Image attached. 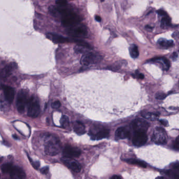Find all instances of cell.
Wrapping results in <instances>:
<instances>
[{
	"instance_id": "obj_1",
	"label": "cell",
	"mask_w": 179,
	"mask_h": 179,
	"mask_svg": "<svg viewBox=\"0 0 179 179\" xmlns=\"http://www.w3.org/2000/svg\"><path fill=\"white\" fill-rule=\"evenodd\" d=\"M45 152L50 156H54L60 153L61 145L57 138L52 135L47 136L45 141Z\"/></svg>"
},
{
	"instance_id": "obj_2",
	"label": "cell",
	"mask_w": 179,
	"mask_h": 179,
	"mask_svg": "<svg viewBox=\"0 0 179 179\" xmlns=\"http://www.w3.org/2000/svg\"><path fill=\"white\" fill-rule=\"evenodd\" d=\"M89 135L93 140H101L109 137V131L100 126H94L89 130Z\"/></svg>"
},
{
	"instance_id": "obj_3",
	"label": "cell",
	"mask_w": 179,
	"mask_h": 179,
	"mask_svg": "<svg viewBox=\"0 0 179 179\" xmlns=\"http://www.w3.org/2000/svg\"><path fill=\"white\" fill-rule=\"evenodd\" d=\"M102 60V57L100 55L87 52L81 57V64L85 66H88L93 64H96L100 62Z\"/></svg>"
},
{
	"instance_id": "obj_4",
	"label": "cell",
	"mask_w": 179,
	"mask_h": 179,
	"mask_svg": "<svg viewBox=\"0 0 179 179\" xmlns=\"http://www.w3.org/2000/svg\"><path fill=\"white\" fill-rule=\"evenodd\" d=\"M27 114L29 117L36 118L38 117L41 112V108L39 102L35 97L32 96L27 103Z\"/></svg>"
},
{
	"instance_id": "obj_5",
	"label": "cell",
	"mask_w": 179,
	"mask_h": 179,
	"mask_svg": "<svg viewBox=\"0 0 179 179\" xmlns=\"http://www.w3.org/2000/svg\"><path fill=\"white\" fill-rule=\"evenodd\" d=\"M28 101V93L27 91L23 89L19 91L16 100V106L19 112L23 113L24 112Z\"/></svg>"
},
{
	"instance_id": "obj_6",
	"label": "cell",
	"mask_w": 179,
	"mask_h": 179,
	"mask_svg": "<svg viewBox=\"0 0 179 179\" xmlns=\"http://www.w3.org/2000/svg\"><path fill=\"white\" fill-rule=\"evenodd\" d=\"M168 136L166 130L161 127H156L153 131L152 140L156 144L164 145L167 142Z\"/></svg>"
},
{
	"instance_id": "obj_7",
	"label": "cell",
	"mask_w": 179,
	"mask_h": 179,
	"mask_svg": "<svg viewBox=\"0 0 179 179\" xmlns=\"http://www.w3.org/2000/svg\"><path fill=\"white\" fill-rule=\"evenodd\" d=\"M69 35L74 37H85L87 34V29L84 25H78V24L70 27L68 30Z\"/></svg>"
},
{
	"instance_id": "obj_8",
	"label": "cell",
	"mask_w": 179,
	"mask_h": 179,
	"mask_svg": "<svg viewBox=\"0 0 179 179\" xmlns=\"http://www.w3.org/2000/svg\"><path fill=\"white\" fill-rule=\"evenodd\" d=\"M148 140V136L146 132L135 131L133 137V143L136 147H141L145 145Z\"/></svg>"
},
{
	"instance_id": "obj_9",
	"label": "cell",
	"mask_w": 179,
	"mask_h": 179,
	"mask_svg": "<svg viewBox=\"0 0 179 179\" xmlns=\"http://www.w3.org/2000/svg\"><path fill=\"white\" fill-rule=\"evenodd\" d=\"M62 161L65 166H66L73 171L77 173L81 171V164L74 159L64 157L62 159Z\"/></svg>"
},
{
	"instance_id": "obj_10",
	"label": "cell",
	"mask_w": 179,
	"mask_h": 179,
	"mask_svg": "<svg viewBox=\"0 0 179 179\" xmlns=\"http://www.w3.org/2000/svg\"><path fill=\"white\" fill-rule=\"evenodd\" d=\"M150 125L145 120L137 118L133 120L131 122V127L135 131H141L146 132L148 130Z\"/></svg>"
},
{
	"instance_id": "obj_11",
	"label": "cell",
	"mask_w": 179,
	"mask_h": 179,
	"mask_svg": "<svg viewBox=\"0 0 179 179\" xmlns=\"http://www.w3.org/2000/svg\"><path fill=\"white\" fill-rule=\"evenodd\" d=\"M63 156L65 157L74 158L81 156V151L79 148L70 145H66L63 150Z\"/></svg>"
},
{
	"instance_id": "obj_12",
	"label": "cell",
	"mask_w": 179,
	"mask_h": 179,
	"mask_svg": "<svg viewBox=\"0 0 179 179\" xmlns=\"http://www.w3.org/2000/svg\"><path fill=\"white\" fill-rule=\"evenodd\" d=\"M47 38L52 41L54 43H65L71 42V40L68 38L62 37L58 34L53 33H48L46 34Z\"/></svg>"
},
{
	"instance_id": "obj_13",
	"label": "cell",
	"mask_w": 179,
	"mask_h": 179,
	"mask_svg": "<svg viewBox=\"0 0 179 179\" xmlns=\"http://www.w3.org/2000/svg\"><path fill=\"white\" fill-rule=\"evenodd\" d=\"M18 67V65L15 62H11L3 68L0 72V77L6 78L11 75L13 71Z\"/></svg>"
},
{
	"instance_id": "obj_14",
	"label": "cell",
	"mask_w": 179,
	"mask_h": 179,
	"mask_svg": "<svg viewBox=\"0 0 179 179\" xmlns=\"http://www.w3.org/2000/svg\"><path fill=\"white\" fill-rule=\"evenodd\" d=\"M152 62L158 64L161 68L164 70H168L170 67V62L166 57H159L154 58L150 60Z\"/></svg>"
},
{
	"instance_id": "obj_15",
	"label": "cell",
	"mask_w": 179,
	"mask_h": 179,
	"mask_svg": "<svg viewBox=\"0 0 179 179\" xmlns=\"http://www.w3.org/2000/svg\"><path fill=\"white\" fill-rule=\"evenodd\" d=\"M2 89L6 100L8 102L12 103L14 99L15 96L14 89L10 86L6 85H2Z\"/></svg>"
},
{
	"instance_id": "obj_16",
	"label": "cell",
	"mask_w": 179,
	"mask_h": 179,
	"mask_svg": "<svg viewBox=\"0 0 179 179\" xmlns=\"http://www.w3.org/2000/svg\"><path fill=\"white\" fill-rule=\"evenodd\" d=\"M10 174L11 177L14 179H24L26 177V174L24 171L18 166H13Z\"/></svg>"
},
{
	"instance_id": "obj_17",
	"label": "cell",
	"mask_w": 179,
	"mask_h": 179,
	"mask_svg": "<svg viewBox=\"0 0 179 179\" xmlns=\"http://www.w3.org/2000/svg\"><path fill=\"white\" fill-rule=\"evenodd\" d=\"M115 136L119 139H125L130 137V130L125 127L118 128L115 133Z\"/></svg>"
},
{
	"instance_id": "obj_18",
	"label": "cell",
	"mask_w": 179,
	"mask_h": 179,
	"mask_svg": "<svg viewBox=\"0 0 179 179\" xmlns=\"http://www.w3.org/2000/svg\"><path fill=\"white\" fill-rule=\"evenodd\" d=\"M74 130L77 135H82L86 133L85 127L83 124L79 121H76L74 124Z\"/></svg>"
},
{
	"instance_id": "obj_19",
	"label": "cell",
	"mask_w": 179,
	"mask_h": 179,
	"mask_svg": "<svg viewBox=\"0 0 179 179\" xmlns=\"http://www.w3.org/2000/svg\"><path fill=\"white\" fill-rule=\"evenodd\" d=\"M158 44L162 48H168L174 45V42L172 40H167L161 38L158 41Z\"/></svg>"
},
{
	"instance_id": "obj_20",
	"label": "cell",
	"mask_w": 179,
	"mask_h": 179,
	"mask_svg": "<svg viewBox=\"0 0 179 179\" xmlns=\"http://www.w3.org/2000/svg\"><path fill=\"white\" fill-rule=\"evenodd\" d=\"M143 117L147 119L151 120L152 121L157 119L159 117L158 114L153 113L150 112H143L141 113Z\"/></svg>"
},
{
	"instance_id": "obj_21",
	"label": "cell",
	"mask_w": 179,
	"mask_h": 179,
	"mask_svg": "<svg viewBox=\"0 0 179 179\" xmlns=\"http://www.w3.org/2000/svg\"><path fill=\"white\" fill-rule=\"evenodd\" d=\"M129 53L131 57L133 58H136L139 56V52L138 50V47L136 45L132 44L129 47Z\"/></svg>"
},
{
	"instance_id": "obj_22",
	"label": "cell",
	"mask_w": 179,
	"mask_h": 179,
	"mask_svg": "<svg viewBox=\"0 0 179 179\" xmlns=\"http://www.w3.org/2000/svg\"><path fill=\"white\" fill-rule=\"evenodd\" d=\"M171 19L169 17L164 16L162 18L161 22V27L162 29H166L171 26Z\"/></svg>"
},
{
	"instance_id": "obj_23",
	"label": "cell",
	"mask_w": 179,
	"mask_h": 179,
	"mask_svg": "<svg viewBox=\"0 0 179 179\" xmlns=\"http://www.w3.org/2000/svg\"><path fill=\"white\" fill-rule=\"evenodd\" d=\"M60 123L62 128H66L69 125V120L68 117L66 116H62L60 120Z\"/></svg>"
},
{
	"instance_id": "obj_24",
	"label": "cell",
	"mask_w": 179,
	"mask_h": 179,
	"mask_svg": "<svg viewBox=\"0 0 179 179\" xmlns=\"http://www.w3.org/2000/svg\"><path fill=\"white\" fill-rule=\"evenodd\" d=\"M13 167V166L12 164H3L1 167V170L3 173H10Z\"/></svg>"
},
{
	"instance_id": "obj_25",
	"label": "cell",
	"mask_w": 179,
	"mask_h": 179,
	"mask_svg": "<svg viewBox=\"0 0 179 179\" xmlns=\"http://www.w3.org/2000/svg\"><path fill=\"white\" fill-rule=\"evenodd\" d=\"M88 48H87L86 47L83 46L81 45H77L74 48V50L75 51L76 53L78 54H82V53H86L87 52V50Z\"/></svg>"
},
{
	"instance_id": "obj_26",
	"label": "cell",
	"mask_w": 179,
	"mask_h": 179,
	"mask_svg": "<svg viewBox=\"0 0 179 179\" xmlns=\"http://www.w3.org/2000/svg\"><path fill=\"white\" fill-rule=\"evenodd\" d=\"M127 161L128 162H129L130 164H137L138 166H139L143 167V168H146L147 167V164L145 162H144L143 161L139 160L131 159V160H129Z\"/></svg>"
},
{
	"instance_id": "obj_27",
	"label": "cell",
	"mask_w": 179,
	"mask_h": 179,
	"mask_svg": "<svg viewBox=\"0 0 179 179\" xmlns=\"http://www.w3.org/2000/svg\"><path fill=\"white\" fill-rule=\"evenodd\" d=\"M27 157L29 158V160L30 161L31 164L32 166H33V167L34 168V169H36V170H38L39 168V166H40V164H39V161H36V162H34L32 160V159L27 155Z\"/></svg>"
},
{
	"instance_id": "obj_28",
	"label": "cell",
	"mask_w": 179,
	"mask_h": 179,
	"mask_svg": "<svg viewBox=\"0 0 179 179\" xmlns=\"http://www.w3.org/2000/svg\"><path fill=\"white\" fill-rule=\"evenodd\" d=\"M56 4L60 6H65L67 4V0H56Z\"/></svg>"
},
{
	"instance_id": "obj_29",
	"label": "cell",
	"mask_w": 179,
	"mask_h": 179,
	"mask_svg": "<svg viewBox=\"0 0 179 179\" xmlns=\"http://www.w3.org/2000/svg\"><path fill=\"white\" fill-rule=\"evenodd\" d=\"M179 137H177L176 139L174 141L173 144V148H174V150L177 151L179 150Z\"/></svg>"
},
{
	"instance_id": "obj_30",
	"label": "cell",
	"mask_w": 179,
	"mask_h": 179,
	"mask_svg": "<svg viewBox=\"0 0 179 179\" xmlns=\"http://www.w3.org/2000/svg\"><path fill=\"white\" fill-rule=\"evenodd\" d=\"M60 106H61L60 102V101H58V100L54 101L52 104V108H54V109H58V108H60Z\"/></svg>"
},
{
	"instance_id": "obj_31",
	"label": "cell",
	"mask_w": 179,
	"mask_h": 179,
	"mask_svg": "<svg viewBox=\"0 0 179 179\" xmlns=\"http://www.w3.org/2000/svg\"><path fill=\"white\" fill-rule=\"evenodd\" d=\"M166 97V95L164 93H158L156 95V98L159 99V100H162L165 98V97Z\"/></svg>"
},
{
	"instance_id": "obj_32",
	"label": "cell",
	"mask_w": 179,
	"mask_h": 179,
	"mask_svg": "<svg viewBox=\"0 0 179 179\" xmlns=\"http://www.w3.org/2000/svg\"><path fill=\"white\" fill-rule=\"evenodd\" d=\"M157 13L158 15H159L160 16H162L167 15V13H166V12H165L164 11L162 10V9L157 11Z\"/></svg>"
},
{
	"instance_id": "obj_33",
	"label": "cell",
	"mask_w": 179,
	"mask_h": 179,
	"mask_svg": "<svg viewBox=\"0 0 179 179\" xmlns=\"http://www.w3.org/2000/svg\"><path fill=\"white\" fill-rule=\"evenodd\" d=\"M49 171V167L48 166H45L41 169V172L43 174H46Z\"/></svg>"
},
{
	"instance_id": "obj_34",
	"label": "cell",
	"mask_w": 179,
	"mask_h": 179,
	"mask_svg": "<svg viewBox=\"0 0 179 179\" xmlns=\"http://www.w3.org/2000/svg\"><path fill=\"white\" fill-rule=\"evenodd\" d=\"M178 55L177 53H175V52L173 53V54L172 55L171 57L172 60H173V61H175V60H177V59H178Z\"/></svg>"
},
{
	"instance_id": "obj_35",
	"label": "cell",
	"mask_w": 179,
	"mask_h": 179,
	"mask_svg": "<svg viewBox=\"0 0 179 179\" xmlns=\"http://www.w3.org/2000/svg\"><path fill=\"white\" fill-rule=\"evenodd\" d=\"M160 122H161L162 125H164L165 126H166L167 124H168V122H167V121H166V120H160Z\"/></svg>"
},
{
	"instance_id": "obj_36",
	"label": "cell",
	"mask_w": 179,
	"mask_h": 179,
	"mask_svg": "<svg viewBox=\"0 0 179 179\" xmlns=\"http://www.w3.org/2000/svg\"><path fill=\"white\" fill-rule=\"evenodd\" d=\"M111 179H122V177H120L119 175H114L112 177H111Z\"/></svg>"
},
{
	"instance_id": "obj_37",
	"label": "cell",
	"mask_w": 179,
	"mask_h": 179,
	"mask_svg": "<svg viewBox=\"0 0 179 179\" xmlns=\"http://www.w3.org/2000/svg\"><path fill=\"white\" fill-rule=\"evenodd\" d=\"M95 20H96V21H97L98 22H100L101 21V18H100V16H99L98 15H96L95 16Z\"/></svg>"
},
{
	"instance_id": "obj_38",
	"label": "cell",
	"mask_w": 179,
	"mask_h": 179,
	"mask_svg": "<svg viewBox=\"0 0 179 179\" xmlns=\"http://www.w3.org/2000/svg\"><path fill=\"white\" fill-rule=\"evenodd\" d=\"M145 77V76L142 74H140L139 75V78H140V79H143Z\"/></svg>"
},
{
	"instance_id": "obj_39",
	"label": "cell",
	"mask_w": 179,
	"mask_h": 179,
	"mask_svg": "<svg viewBox=\"0 0 179 179\" xmlns=\"http://www.w3.org/2000/svg\"><path fill=\"white\" fill-rule=\"evenodd\" d=\"M145 28H146V29H153V27H151V26H149V25H146V26H145Z\"/></svg>"
},
{
	"instance_id": "obj_40",
	"label": "cell",
	"mask_w": 179,
	"mask_h": 179,
	"mask_svg": "<svg viewBox=\"0 0 179 179\" xmlns=\"http://www.w3.org/2000/svg\"><path fill=\"white\" fill-rule=\"evenodd\" d=\"M13 137L14 138H15V139H18V136H16V135H13Z\"/></svg>"
},
{
	"instance_id": "obj_41",
	"label": "cell",
	"mask_w": 179,
	"mask_h": 179,
	"mask_svg": "<svg viewBox=\"0 0 179 179\" xmlns=\"http://www.w3.org/2000/svg\"><path fill=\"white\" fill-rule=\"evenodd\" d=\"M100 1H101V2H104V1H105V0H100Z\"/></svg>"
},
{
	"instance_id": "obj_42",
	"label": "cell",
	"mask_w": 179,
	"mask_h": 179,
	"mask_svg": "<svg viewBox=\"0 0 179 179\" xmlns=\"http://www.w3.org/2000/svg\"><path fill=\"white\" fill-rule=\"evenodd\" d=\"M70 1H72V0H70Z\"/></svg>"
}]
</instances>
